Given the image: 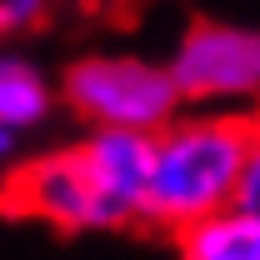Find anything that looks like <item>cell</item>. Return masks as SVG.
Masks as SVG:
<instances>
[{
  "label": "cell",
  "instance_id": "cell-1",
  "mask_svg": "<svg viewBox=\"0 0 260 260\" xmlns=\"http://www.w3.org/2000/svg\"><path fill=\"white\" fill-rule=\"evenodd\" d=\"M250 140H255V115L245 110H180L165 130H155L145 225L175 235L235 205L250 165Z\"/></svg>",
  "mask_w": 260,
  "mask_h": 260
},
{
  "label": "cell",
  "instance_id": "cell-2",
  "mask_svg": "<svg viewBox=\"0 0 260 260\" xmlns=\"http://www.w3.org/2000/svg\"><path fill=\"white\" fill-rule=\"evenodd\" d=\"M60 105L85 130H135V135H155L185 110L170 65L120 50L75 55L60 75Z\"/></svg>",
  "mask_w": 260,
  "mask_h": 260
},
{
  "label": "cell",
  "instance_id": "cell-3",
  "mask_svg": "<svg viewBox=\"0 0 260 260\" xmlns=\"http://www.w3.org/2000/svg\"><path fill=\"white\" fill-rule=\"evenodd\" d=\"M0 215L10 220H40L65 235H90V230H130L125 210L105 190L95 165L80 140L60 150L25 155L0 180Z\"/></svg>",
  "mask_w": 260,
  "mask_h": 260
},
{
  "label": "cell",
  "instance_id": "cell-4",
  "mask_svg": "<svg viewBox=\"0 0 260 260\" xmlns=\"http://www.w3.org/2000/svg\"><path fill=\"white\" fill-rule=\"evenodd\" d=\"M185 110H260V30L195 20L165 55Z\"/></svg>",
  "mask_w": 260,
  "mask_h": 260
},
{
  "label": "cell",
  "instance_id": "cell-5",
  "mask_svg": "<svg viewBox=\"0 0 260 260\" xmlns=\"http://www.w3.org/2000/svg\"><path fill=\"white\" fill-rule=\"evenodd\" d=\"M55 105H60V85L30 55L0 50V125L15 135H30L55 115Z\"/></svg>",
  "mask_w": 260,
  "mask_h": 260
},
{
  "label": "cell",
  "instance_id": "cell-6",
  "mask_svg": "<svg viewBox=\"0 0 260 260\" xmlns=\"http://www.w3.org/2000/svg\"><path fill=\"white\" fill-rule=\"evenodd\" d=\"M180 260H260V215L245 205H225L195 225L175 230Z\"/></svg>",
  "mask_w": 260,
  "mask_h": 260
},
{
  "label": "cell",
  "instance_id": "cell-7",
  "mask_svg": "<svg viewBox=\"0 0 260 260\" xmlns=\"http://www.w3.org/2000/svg\"><path fill=\"white\" fill-rule=\"evenodd\" d=\"M55 0H0V40H15V35L35 30L45 15H50Z\"/></svg>",
  "mask_w": 260,
  "mask_h": 260
},
{
  "label": "cell",
  "instance_id": "cell-8",
  "mask_svg": "<svg viewBox=\"0 0 260 260\" xmlns=\"http://www.w3.org/2000/svg\"><path fill=\"white\" fill-rule=\"evenodd\" d=\"M245 210L260 215V110H255V140H250V165H245V180H240V200Z\"/></svg>",
  "mask_w": 260,
  "mask_h": 260
},
{
  "label": "cell",
  "instance_id": "cell-9",
  "mask_svg": "<svg viewBox=\"0 0 260 260\" xmlns=\"http://www.w3.org/2000/svg\"><path fill=\"white\" fill-rule=\"evenodd\" d=\"M20 145H25V135H15V130H5V125H0V180H5L15 165L25 160V155H20Z\"/></svg>",
  "mask_w": 260,
  "mask_h": 260
},
{
  "label": "cell",
  "instance_id": "cell-10",
  "mask_svg": "<svg viewBox=\"0 0 260 260\" xmlns=\"http://www.w3.org/2000/svg\"><path fill=\"white\" fill-rule=\"evenodd\" d=\"M115 5H130V0H115Z\"/></svg>",
  "mask_w": 260,
  "mask_h": 260
}]
</instances>
